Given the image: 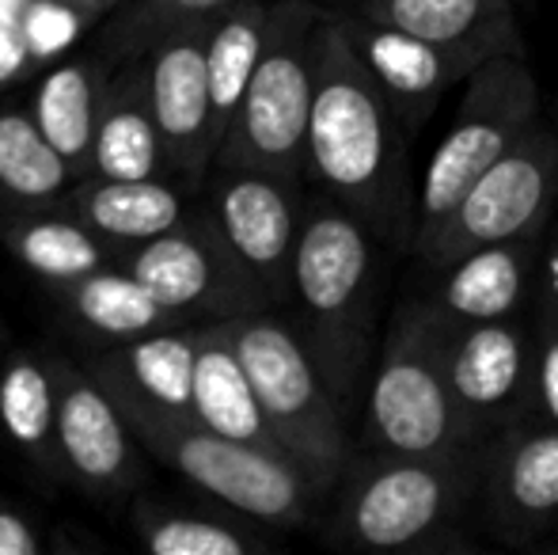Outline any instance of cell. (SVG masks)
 I'll use <instances>...</instances> for the list:
<instances>
[{
	"label": "cell",
	"instance_id": "cell-1",
	"mask_svg": "<svg viewBox=\"0 0 558 555\" xmlns=\"http://www.w3.org/2000/svg\"><path fill=\"white\" fill-rule=\"evenodd\" d=\"M407 126L411 122L353 53L338 15H324L308 122V183L353 209L384 244L411 248L418 186H411Z\"/></svg>",
	"mask_w": 558,
	"mask_h": 555
},
{
	"label": "cell",
	"instance_id": "cell-2",
	"mask_svg": "<svg viewBox=\"0 0 558 555\" xmlns=\"http://www.w3.org/2000/svg\"><path fill=\"white\" fill-rule=\"evenodd\" d=\"M380 244L384 240L331 194L316 191L304 206L286 312H293L289 319L350 422L365 408L380 354Z\"/></svg>",
	"mask_w": 558,
	"mask_h": 555
},
{
	"label": "cell",
	"instance_id": "cell-3",
	"mask_svg": "<svg viewBox=\"0 0 558 555\" xmlns=\"http://www.w3.org/2000/svg\"><path fill=\"white\" fill-rule=\"evenodd\" d=\"M331 536L361 552H414L437 544L478 503L483 449L380 453L365 449L342 472Z\"/></svg>",
	"mask_w": 558,
	"mask_h": 555
},
{
	"label": "cell",
	"instance_id": "cell-4",
	"mask_svg": "<svg viewBox=\"0 0 558 555\" xmlns=\"http://www.w3.org/2000/svg\"><path fill=\"white\" fill-rule=\"evenodd\" d=\"M225 327L281 449L308 472L319 495L335 491L353 460V430L293 319L281 309H251Z\"/></svg>",
	"mask_w": 558,
	"mask_h": 555
},
{
	"label": "cell",
	"instance_id": "cell-5",
	"mask_svg": "<svg viewBox=\"0 0 558 555\" xmlns=\"http://www.w3.org/2000/svg\"><path fill=\"white\" fill-rule=\"evenodd\" d=\"M452 324L434 301H403L388 319L361 408V442L380 453L475 449L448 388Z\"/></svg>",
	"mask_w": 558,
	"mask_h": 555
},
{
	"label": "cell",
	"instance_id": "cell-6",
	"mask_svg": "<svg viewBox=\"0 0 558 555\" xmlns=\"http://www.w3.org/2000/svg\"><path fill=\"white\" fill-rule=\"evenodd\" d=\"M324 15L327 12L308 0L270 4L263 58L214 164L258 168L308 183V122L316 99V43Z\"/></svg>",
	"mask_w": 558,
	"mask_h": 555
},
{
	"label": "cell",
	"instance_id": "cell-7",
	"mask_svg": "<svg viewBox=\"0 0 558 555\" xmlns=\"http://www.w3.org/2000/svg\"><path fill=\"white\" fill-rule=\"evenodd\" d=\"M539 114V84L524 53H501L478 65L463 81V96L437 141L414 198V237L411 252L426 248L437 229L452 217L463 194L529 134Z\"/></svg>",
	"mask_w": 558,
	"mask_h": 555
},
{
	"label": "cell",
	"instance_id": "cell-8",
	"mask_svg": "<svg viewBox=\"0 0 558 555\" xmlns=\"http://www.w3.org/2000/svg\"><path fill=\"white\" fill-rule=\"evenodd\" d=\"M122 415L133 437L160 464L175 468L198 491L251 521L301 526L308 521L316 498H324L308 472L278 449L225 437L202 426L194 415H163V411H122Z\"/></svg>",
	"mask_w": 558,
	"mask_h": 555
},
{
	"label": "cell",
	"instance_id": "cell-9",
	"mask_svg": "<svg viewBox=\"0 0 558 555\" xmlns=\"http://www.w3.org/2000/svg\"><path fill=\"white\" fill-rule=\"evenodd\" d=\"M558 209V122L529 130L452 209L426 248H418L422 267H452L468 252L501 240L544 237Z\"/></svg>",
	"mask_w": 558,
	"mask_h": 555
},
{
	"label": "cell",
	"instance_id": "cell-10",
	"mask_svg": "<svg viewBox=\"0 0 558 555\" xmlns=\"http://www.w3.org/2000/svg\"><path fill=\"white\" fill-rule=\"evenodd\" d=\"M206 221L270 309H289L293 255L304 221V183L258 168L214 164Z\"/></svg>",
	"mask_w": 558,
	"mask_h": 555
},
{
	"label": "cell",
	"instance_id": "cell-11",
	"mask_svg": "<svg viewBox=\"0 0 558 555\" xmlns=\"http://www.w3.org/2000/svg\"><path fill=\"white\" fill-rule=\"evenodd\" d=\"M448 388L463 434L475 449L536 419V331L529 319L452 327L448 335Z\"/></svg>",
	"mask_w": 558,
	"mask_h": 555
},
{
	"label": "cell",
	"instance_id": "cell-12",
	"mask_svg": "<svg viewBox=\"0 0 558 555\" xmlns=\"http://www.w3.org/2000/svg\"><path fill=\"white\" fill-rule=\"evenodd\" d=\"M125 270L145 281L175 319H232L251 309H270L202 214L137 244L125 255Z\"/></svg>",
	"mask_w": 558,
	"mask_h": 555
},
{
	"label": "cell",
	"instance_id": "cell-13",
	"mask_svg": "<svg viewBox=\"0 0 558 555\" xmlns=\"http://www.w3.org/2000/svg\"><path fill=\"white\" fill-rule=\"evenodd\" d=\"M148 104L163 141L168 176L186 191L206 183L217 160L214 92H209V23L163 35L148 65Z\"/></svg>",
	"mask_w": 558,
	"mask_h": 555
},
{
	"label": "cell",
	"instance_id": "cell-14",
	"mask_svg": "<svg viewBox=\"0 0 558 555\" xmlns=\"http://www.w3.org/2000/svg\"><path fill=\"white\" fill-rule=\"evenodd\" d=\"M478 503L494 536L513 548L544 544L558 529V426L544 415L517 422L483 445Z\"/></svg>",
	"mask_w": 558,
	"mask_h": 555
},
{
	"label": "cell",
	"instance_id": "cell-15",
	"mask_svg": "<svg viewBox=\"0 0 558 555\" xmlns=\"http://www.w3.org/2000/svg\"><path fill=\"white\" fill-rule=\"evenodd\" d=\"M338 23L368 76L380 84L384 96L399 107V114L411 126L429 119L456 84H463L478 65L490 61L483 53L456 50V46L429 43V38L388 27V23H373L357 12L338 15Z\"/></svg>",
	"mask_w": 558,
	"mask_h": 555
},
{
	"label": "cell",
	"instance_id": "cell-16",
	"mask_svg": "<svg viewBox=\"0 0 558 555\" xmlns=\"http://www.w3.org/2000/svg\"><path fill=\"white\" fill-rule=\"evenodd\" d=\"M58 381V453L61 464L96 491H125L137 480L133 430L92 370L50 358Z\"/></svg>",
	"mask_w": 558,
	"mask_h": 555
},
{
	"label": "cell",
	"instance_id": "cell-17",
	"mask_svg": "<svg viewBox=\"0 0 558 555\" xmlns=\"http://www.w3.org/2000/svg\"><path fill=\"white\" fill-rule=\"evenodd\" d=\"M539 255L544 237H521L486 244L441 270L429 301L452 327L529 319L539 297Z\"/></svg>",
	"mask_w": 558,
	"mask_h": 555
},
{
	"label": "cell",
	"instance_id": "cell-18",
	"mask_svg": "<svg viewBox=\"0 0 558 555\" xmlns=\"http://www.w3.org/2000/svg\"><path fill=\"white\" fill-rule=\"evenodd\" d=\"M198 327H163L92 362L99 385L122 411H163L194 415V370H198Z\"/></svg>",
	"mask_w": 558,
	"mask_h": 555
},
{
	"label": "cell",
	"instance_id": "cell-19",
	"mask_svg": "<svg viewBox=\"0 0 558 555\" xmlns=\"http://www.w3.org/2000/svg\"><path fill=\"white\" fill-rule=\"evenodd\" d=\"M353 12L483 58L524 53L513 0H353Z\"/></svg>",
	"mask_w": 558,
	"mask_h": 555
},
{
	"label": "cell",
	"instance_id": "cell-20",
	"mask_svg": "<svg viewBox=\"0 0 558 555\" xmlns=\"http://www.w3.org/2000/svg\"><path fill=\"white\" fill-rule=\"evenodd\" d=\"M69 209L111 244H148L186 221V186L168 179L88 176L69 194Z\"/></svg>",
	"mask_w": 558,
	"mask_h": 555
},
{
	"label": "cell",
	"instance_id": "cell-21",
	"mask_svg": "<svg viewBox=\"0 0 558 555\" xmlns=\"http://www.w3.org/2000/svg\"><path fill=\"white\" fill-rule=\"evenodd\" d=\"M202 342H198V370H194V419L202 426L217 430L235 442L263 445V449H281L278 434L270 430L263 403L255 396L247 370H243L240 354L232 347L225 319L214 324H198ZM289 457V453H286Z\"/></svg>",
	"mask_w": 558,
	"mask_h": 555
},
{
	"label": "cell",
	"instance_id": "cell-22",
	"mask_svg": "<svg viewBox=\"0 0 558 555\" xmlns=\"http://www.w3.org/2000/svg\"><path fill=\"white\" fill-rule=\"evenodd\" d=\"M168 171L163 141L148 104V76L125 73L99 99L92 176L104 179H156Z\"/></svg>",
	"mask_w": 558,
	"mask_h": 555
},
{
	"label": "cell",
	"instance_id": "cell-23",
	"mask_svg": "<svg viewBox=\"0 0 558 555\" xmlns=\"http://www.w3.org/2000/svg\"><path fill=\"white\" fill-rule=\"evenodd\" d=\"M8 252L31 267L35 275L50 278L53 286L61 281L84 278L99 267H111V240L99 237L96 229L81 221V217L65 214H27V217H8L0 225Z\"/></svg>",
	"mask_w": 558,
	"mask_h": 555
},
{
	"label": "cell",
	"instance_id": "cell-24",
	"mask_svg": "<svg viewBox=\"0 0 558 555\" xmlns=\"http://www.w3.org/2000/svg\"><path fill=\"white\" fill-rule=\"evenodd\" d=\"M69 309L81 324L114 342H130L141 335L175 327L179 319L145 289V281L125 267H99L84 278L61 281Z\"/></svg>",
	"mask_w": 558,
	"mask_h": 555
},
{
	"label": "cell",
	"instance_id": "cell-25",
	"mask_svg": "<svg viewBox=\"0 0 558 555\" xmlns=\"http://www.w3.org/2000/svg\"><path fill=\"white\" fill-rule=\"evenodd\" d=\"M270 4L263 0H235L221 20L209 23V92H214V134L217 148L240 111L247 84L266 46Z\"/></svg>",
	"mask_w": 558,
	"mask_h": 555
},
{
	"label": "cell",
	"instance_id": "cell-26",
	"mask_svg": "<svg viewBox=\"0 0 558 555\" xmlns=\"http://www.w3.org/2000/svg\"><path fill=\"white\" fill-rule=\"evenodd\" d=\"M99 76L88 61H65L50 69L35 92V119L43 134L53 141L69 168L92 176V148H96V126H99Z\"/></svg>",
	"mask_w": 558,
	"mask_h": 555
},
{
	"label": "cell",
	"instance_id": "cell-27",
	"mask_svg": "<svg viewBox=\"0 0 558 555\" xmlns=\"http://www.w3.org/2000/svg\"><path fill=\"white\" fill-rule=\"evenodd\" d=\"M0 426L20 449L35 453L46 468L61 464L58 453V381L50 362L31 350H12L0 365Z\"/></svg>",
	"mask_w": 558,
	"mask_h": 555
},
{
	"label": "cell",
	"instance_id": "cell-28",
	"mask_svg": "<svg viewBox=\"0 0 558 555\" xmlns=\"http://www.w3.org/2000/svg\"><path fill=\"white\" fill-rule=\"evenodd\" d=\"M76 171L43 134L35 111H0V191L23 206L61 198Z\"/></svg>",
	"mask_w": 558,
	"mask_h": 555
},
{
	"label": "cell",
	"instance_id": "cell-29",
	"mask_svg": "<svg viewBox=\"0 0 558 555\" xmlns=\"http://www.w3.org/2000/svg\"><path fill=\"white\" fill-rule=\"evenodd\" d=\"M137 536L153 555H247L263 552L266 541L240 526L206 514H179L163 506H133Z\"/></svg>",
	"mask_w": 558,
	"mask_h": 555
},
{
	"label": "cell",
	"instance_id": "cell-30",
	"mask_svg": "<svg viewBox=\"0 0 558 555\" xmlns=\"http://www.w3.org/2000/svg\"><path fill=\"white\" fill-rule=\"evenodd\" d=\"M235 0H148L137 15L130 20V38L133 46L141 43H160L163 35L183 27H206V23L221 20Z\"/></svg>",
	"mask_w": 558,
	"mask_h": 555
},
{
	"label": "cell",
	"instance_id": "cell-31",
	"mask_svg": "<svg viewBox=\"0 0 558 555\" xmlns=\"http://www.w3.org/2000/svg\"><path fill=\"white\" fill-rule=\"evenodd\" d=\"M20 27H23L27 46H31V58L50 61L76 43L84 20L69 0H31L27 12H23V20H20Z\"/></svg>",
	"mask_w": 558,
	"mask_h": 555
},
{
	"label": "cell",
	"instance_id": "cell-32",
	"mask_svg": "<svg viewBox=\"0 0 558 555\" xmlns=\"http://www.w3.org/2000/svg\"><path fill=\"white\" fill-rule=\"evenodd\" d=\"M532 331H536V408L558 426V316L536 309Z\"/></svg>",
	"mask_w": 558,
	"mask_h": 555
},
{
	"label": "cell",
	"instance_id": "cell-33",
	"mask_svg": "<svg viewBox=\"0 0 558 555\" xmlns=\"http://www.w3.org/2000/svg\"><path fill=\"white\" fill-rule=\"evenodd\" d=\"M539 312H551L558 316V209L544 232V255H539V297H536Z\"/></svg>",
	"mask_w": 558,
	"mask_h": 555
},
{
	"label": "cell",
	"instance_id": "cell-34",
	"mask_svg": "<svg viewBox=\"0 0 558 555\" xmlns=\"http://www.w3.org/2000/svg\"><path fill=\"white\" fill-rule=\"evenodd\" d=\"M38 552H43V541L35 536V526L23 514H15L12 506L0 503V555H38Z\"/></svg>",
	"mask_w": 558,
	"mask_h": 555
},
{
	"label": "cell",
	"instance_id": "cell-35",
	"mask_svg": "<svg viewBox=\"0 0 558 555\" xmlns=\"http://www.w3.org/2000/svg\"><path fill=\"white\" fill-rule=\"evenodd\" d=\"M31 61L35 58H31V46L23 38L20 23H0V84L15 81Z\"/></svg>",
	"mask_w": 558,
	"mask_h": 555
},
{
	"label": "cell",
	"instance_id": "cell-36",
	"mask_svg": "<svg viewBox=\"0 0 558 555\" xmlns=\"http://www.w3.org/2000/svg\"><path fill=\"white\" fill-rule=\"evenodd\" d=\"M31 0H0V23H20Z\"/></svg>",
	"mask_w": 558,
	"mask_h": 555
},
{
	"label": "cell",
	"instance_id": "cell-37",
	"mask_svg": "<svg viewBox=\"0 0 558 555\" xmlns=\"http://www.w3.org/2000/svg\"><path fill=\"white\" fill-rule=\"evenodd\" d=\"M544 548H551V552H558V529H555V533H551V536H547V541H544Z\"/></svg>",
	"mask_w": 558,
	"mask_h": 555
}]
</instances>
